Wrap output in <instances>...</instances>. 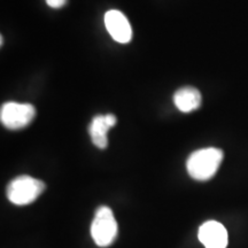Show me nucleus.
Returning <instances> with one entry per match:
<instances>
[{
	"label": "nucleus",
	"instance_id": "obj_1",
	"mask_svg": "<svg viewBox=\"0 0 248 248\" xmlns=\"http://www.w3.org/2000/svg\"><path fill=\"white\" fill-rule=\"evenodd\" d=\"M223 151L216 147L195 151L188 156L186 169L195 181H209L215 176L223 161Z\"/></svg>",
	"mask_w": 248,
	"mask_h": 248
},
{
	"label": "nucleus",
	"instance_id": "obj_2",
	"mask_svg": "<svg viewBox=\"0 0 248 248\" xmlns=\"http://www.w3.org/2000/svg\"><path fill=\"white\" fill-rule=\"evenodd\" d=\"M45 191L44 182L31 176H18L7 186L8 200L17 206H26L36 201Z\"/></svg>",
	"mask_w": 248,
	"mask_h": 248
},
{
	"label": "nucleus",
	"instance_id": "obj_3",
	"mask_svg": "<svg viewBox=\"0 0 248 248\" xmlns=\"http://www.w3.org/2000/svg\"><path fill=\"white\" fill-rule=\"evenodd\" d=\"M119 226L109 207L102 206L95 210L91 224V235L99 247H109L116 240Z\"/></svg>",
	"mask_w": 248,
	"mask_h": 248
},
{
	"label": "nucleus",
	"instance_id": "obj_4",
	"mask_svg": "<svg viewBox=\"0 0 248 248\" xmlns=\"http://www.w3.org/2000/svg\"><path fill=\"white\" fill-rule=\"evenodd\" d=\"M36 109L30 104L6 102L0 109V121L2 125L9 130H20L26 128L35 120Z\"/></svg>",
	"mask_w": 248,
	"mask_h": 248
},
{
	"label": "nucleus",
	"instance_id": "obj_5",
	"mask_svg": "<svg viewBox=\"0 0 248 248\" xmlns=\"http://www.w3.org/2000/svg\"><path fill=\"white\" fill-rule=\"evenodd\" d=\"M105 26L111 38L120 44H128L132 38V29L129 20L122 12L111 9L105 14Z\"/></svg>",
	"mask_w": 248,
	"mask_h": 248
},
{
	"label": "nucleus",
	"instance_id": "obj_6",
	"mask_svg": "<svg viewBox=\"0 0 248 248\" xmlns=\"http://www.w3.org/2000/svg\"><path fill=\"white\" fill-rule=\"evenodd\" d=\"M198 238L206 248H226L229 243L225 226L216 221L203 223L198 232Z\"/></svg>",
	"mask_w": 248,
	"mask_h": 248
},
{
	"label": "nucleus",
	"instance_id": "obj_7",
	"mask_svg": "<svg viewBox=\"0 0 248 248\" xmlns=\"http://www.w3.org/2000/svg\"><path fill=\"white\" fill-rule=\"evenodd\" d=\"M117 122L116 116L108 114V115H97L93 117L91 124L89 126V133L91 140L95 147L105 150L108 146V131L113 128Z\"/></svg>",
	"mask_w": 248,
	"mask_h": 248
},
{
	"label": "nucleus",
	"instance_id": "obj_8",
	"mask_svg": "<svg viewBox=\"0 0 248 248\" xmlns=\"http://www.w3.org/2000/svg\"><path fill=\"white\" fill-rule=\"evenodd\" d=\"M201 93L199 90L192 86H186L176 91L173 94V102L176 107L183 113H190L200 107L201 105Z\"/></svg>",
	"mask_w": 248,
	"mask_h": 248
},
{
	"label": "nucleus",
	"instance_id": "obj_9",
	"mask_svg": "<svg viewBox=\"0 0 248 248\" xmlns=\"http://www.w3.org/2000/svg\"><path fill=\"white\" fill-rule=\"evenodd\" d=\"M45 1L51 8L58 9L63 7V6L68 2V0H45Z\"/></svg>",
	"mask_w": 248,
	"mask_h": 248
}]
</instances>
